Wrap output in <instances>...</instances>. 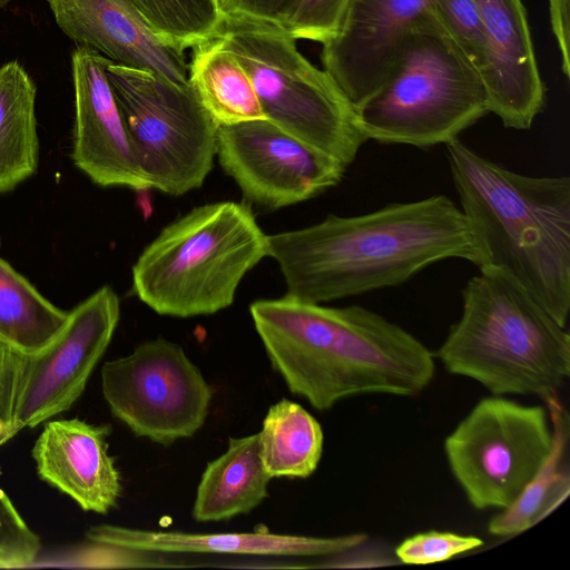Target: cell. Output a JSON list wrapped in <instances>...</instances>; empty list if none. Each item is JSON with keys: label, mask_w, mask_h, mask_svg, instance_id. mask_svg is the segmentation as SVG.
I'll return each instance as SVG.
<instances>
[{"label": "cell", "mask_w": 570, "mask_h": 570, "mask_svg": "<svg viewBox=\"0 0 570 570\" xmlns=\"http://www.w3.org/2000/svg\"><path fill=\"white\" fill-rule=\"evenodd\" d=\"M268 256L294 298L324 303L405 283L443 259L482 264L460 207L445 195L267 236Z\"/></svg>", "instance_id": "6da1fadb"}, {"label": "cell", "mask_w": 570, "mask_h": 570, "mask_svg": "<svg viewBox=\"0 0 570 570\" xmlns=\"http://www.w3.org/2000/svg\"><path fill=\"white\" fill-rule=\"evenodd\" d=\"M249 312L272 367L318 411L355 395L414 396L434 376V355L419 338L360 305L285 295L256 301Z\"/></svg>", "instance_id": "7a4b0ae2"}, {"label": "cell", "mask_w": 570, "mask_h": 570, "mask_svg": "<svg viewBox=\"0 0 570 570\" xmlns=\"http://www.w3.org/2000/svg\"><path fill=\"white\" fill-rule=\"evenodd\" d=\"M445 149L460 209L481 247L480 267H494L511 276L566 327L570 312V178L512 171L459 138Z\"/></svg>", "instance_id": "3957f363"}, {"label": "cell", "mask_w": 570, "mask_h": 570, "mask_svg": "<svg viewBox=\"0 0 570 570\" xmlns=\"http://www.w3.org/2000/svg\"><path fill=\"white\" fill-rule=\"evenodd\" d=\"M462 289V313L435 353L448 372L493 395L557 393L570 374V336L515 279L480 267Z\"/></svg>", "instance_id": "277c9868"}, {"label": "cell", "mask_w": 570, "mask_h": 570, "mask_svg": "<svg viewBox=\"0 0 570 570\" xmlns=\"http://www.w3.org/2000/svg\"><path fill=\"white\" fill-rule=\"evenodd\" d=\"M267 236L245 204L195 207L142 250L132 292L159 315L215 314L232 305L243 277L268 256Z\"/></svg>", "instance_id": "5b68a950"}, {"label": "cell", "mask_w": 570, "mask_h": 570, "mask_svg": "<svg viewBox=\"0 0 570 570\" xmlns=\"http://www.w3.org/2000/svg\"><path fill=\"white\" fill-rule=\"evenodd\" d=\"M366 140L428 148L490 112L481 72L431 11L405 38L379 88L355 107Z\"/></svg>", "instance_id": "8992f818"}, {"label": "cell", "mask_w": 570, "mask_h": 570, "mask_svg": "<svg viewBox=\"0 0 570 570\" xmlns=\"http://www.w3.org/2000/svg\"><path fill=\"white\" fill-rule=\"evenodd\" d=\"M220 42L247 71L266 119L348 167L366 141L355 106L283 27L224 19Z\"/></svg>", "instance_id": "52a82bcc"}, {"label": "cell", "mask_w": 570, "mask_h": 570, "mask_svg": "<svg viewBox=\"0 0 570 570\" xmlns=\"http://www.w3.org/2000/svg\"><path fill=\"white\" fill-rule=\"evenodd\" d=\"M106 73L150 188L179 196L200 187L216 156L218 125L189 81L112 61Z\"/></svg>", "instance_id": "ba28073f"}, {"label": "cell", "mask_w": 570, "mask_h": 570, "mask_svg": "<svg viewBox=\"0 0 570 570\" xmlns=\"http://www.w3.org/2000/svg\"><path fill=\"white\" fill-rule=\"evenodd\" d=\"M547 407L502 395L480 400L444 442L453 476L476 510L509 508L552 448Z\"/></svg>", "instance_id": "9c48e42d"}, {"label": "cell", "mask_w": 570, "mask_h": 570, "mask_svg": "<svg viewBox=\"0 0 570 570\" xmlns=\"http://www.w3.org/2000/svg\"><path fill=\"white\" fill-rule=\"evenodd\" d=\"M111 414L138 438L168 446L203 428L213 390L183 347L166 338L138 345L101 367Z\"/></svg>", "instance_id": "30bf717a"}, {"label": "cell", "mask_w": 570, "mask_h": 570, "mask_svg": "<svg viewBox=\"0 0 570 570\" xmlns=\"http://www.w3.org/2000/svg\"><path fill=\"white\" fill-rule=\"evenodd\" d=\"M120 316L119 298L102 286L68 314L42 350L23 354L9 438L66 412L83 393Z\"/></svg>", "instance_id": "8fae6325"}, {"label": "cell", "mask_w": 570, "mask_h": 570, "mask_svg": "<svg viewBox=\"0 0 570 570\" xmlns=\"http://www.w3.org/2000/svg\"><path fill=\"white\" fill-rule=\"evenodd\" d=\"M216 156L243 195L267 209L322 194L337 185L347 168L268 119L219 126Z\"/></svg>", "instance_id": "7c38bea8"}, {"label": "cell", "mask_w": 570, "mask_h": 570, "mask_svg": "<svg viewBox=\"0 0 570 570\" xmlns=\"http://www.w3.org/2000/svg\"><path fill=\"white\" fill-rule=\"evenodd\" d=\"M432 0H348L335 36L323 45L324 70L356 107L383 82Z\"/></svg>", "instance_id": "4fadbf2b"}, {"label": "cell", "mask_w": 570, "mask_h": 570, "mask_svg": "<svg viewBox=\"0 0 570 570\" xmlns=\"http://www.w3.org/2000/svg\"><path fill=\"white\" fill-rule=\"evenodd\" d=\"M111 60L77 46L71 55L75 91L72 159L95 184L151 189L134 156L106 68Z\"/></svg>", "instance_id": "5bb4252c"}, {"label": "cell", "mask_w": 570, "mask_h": 570, "mask_svg": "<svg viewBox=\"0 0 570 570\" xmlns=\"http://www.w3.org/2000/svg\"><path fill=\"white\" fill-rule=\"evenodd\" d=\"M484 30L487 56L481 71L490 112L505 128L527 130L546 105L525 8L521 0H475Z\"/></svg>", "instance_id": "9a60e30c"}, {"label": "cell", "mask_w": 570, "mask_h": 570, "mask_svg": "<svg viewBox=\"0 0 570 570\" xmlns=\"http://www.w3.org/2000/svg\"><path fill=\"white\" fill-rule=\"evenodd\" d=\"M58 28L77 46L115 63L188 83L185 53L167 45L128 0H45Z\"/></svg>", "instance_id": "2e32d148"}, {"label": "cell", "mask_w": 570, "mask_h": 570, "mask_svg": "<svg viewBox=\"0 0 570 570\" xmlns=\"http://www.w3.org/2000/svg\"><path fill=\"white\" fill-rule=\"evenodd\" d=\"M110 433L109 424L77 417L48 421L31 452L38 475L83 511L108 513L122 491L120 473L108 451Z\"/></svg>", "instance_id": "e0dca14e"}, {"label": "cell", "mask_w": 570, "mask_h": 570, "mask_svg": "<svg viewBox=\"0 0 570 570\" xmlns=\"http://www.w3.org/2000/svg\"><path fill=\"white\" fill-rule=\"evenodd\" d=\"M86 537L92 544L142 553H225L272 557L338 556L367 541L365 533L311 537L273 533L263 528L252 532L191 533L111 524L91 527Z\"/></svg>", "instance_id": "ac0fdd59"}, {"label": "cell", "mask_w": 570, "mask_h": 570, "mask_svg": "<svg viewBox=\"0 0 570 570\" xmlns=\"http://www.w3.org/2000/svg\"><path fill=\"white\" fill-rule=\"evenodd\" d=\"M271 479L262 463L258 433L229 438L226 451L208 462L200 476L193 518L217 522L247 514L267 498Z\"/></svg>", "instance_id": "d6986e66"}, {"label": "cell", "mask_w": 570, "mask_h": 570, "mask_svg": "<svg viewBox=\"0 0 570 570\" xmlns=\"http://www.w3.org/2000/svg\"><path fill=\"white\" fill-rule=\"evenodd\" d=\"M37 87L17 60L0 66V194L14 189L38 167Z\"/></svg>", "instance_id": "ffe728a7"}, {"label": "cell", "mask_w": 570, "mask_h": 570, "mask_svg": "<svg viewBox=\"0 0 570 570\" xmlns=\"http://www.w3.org/2000/svg\"><path fill=\"white\" fill-rule=\"evenodd\" d=\"M193 50L188 81L218 127L266 119L247 71L218 37Z\"/></svg>", "instance_id": "44dd1931"}, {"label": "cell", "mask_w": 570, "mask_h": 570, "mask_svg": "<svg viewBox=\"0 0 570 570\" xmlns=\"http://www.w3.org/2000/svg\"><path fill=\"white\" fill-rule=\"evenodd\" d=\"M552 424L551 451L532 481L518 499L495 514L488 531L498 537L520 534L557 509L569 495L570 476L566 459L569 416L557 393L544 399Z\"/></svg>", "instance_id": "7402d4cb"}, {"label": "cell", "mask_w": 570, "mask_h": 570, "mask_svg": "<svg viewBox=\"0 0 570 570\" xmlns=\"http://www.w3.org/2000/svg\"><path fill=\"white\" fill-rule=\"evenodd\" d=\"M258 438L262 463L272 479H306L317 469L323 430L301 404L282 399L269 406Z\"/></svg>", "instance_id": "603a6c76"}, {"label": "cell", "mask_w": 570, "mask_h": 570, "mask_svg": "<svg viewBox=\"0 0 570 570\" xmlns=\"http://www.w3.org/2000/svg\"><path fill=\"white\" fill-rule=\"evenodd\" d=\"M68 314L0 258V343L22 354L37 353L59 334Z\"/></svg>", "instance_id": "cb8c5ba5"}, {"label": "cell", "mask_w": 570, "mask_h": 570, "mask_svg": "<svg viewBox=\"0 0 570 570\" xmlns=\"http://www.w3.org/2000/svg\"><path fill=\"white\" fill-rule=\"evenodd\" d=\"M167 45L186 49L219 33L224 19L216 0H128Z\"/></svg>", "instance_id": "d4e9b609"}, {"label": "cell", "mask_w": 570, "mask_h": 570, "mask_svg": "<svg viewBox=\"0 0 570 570\" xmlns=\"http://www.w3.org/2000/svg\"><path fill=\"white\" fill-rule=\"evenodd\" d=\"M433 13L481 72L487 56L485 30L475 0H432Z\"/></svg>", "instance_id": "484cf974"}, {"label": "cell", "mask_w": 570, "mask_h": 570, "mask_svg": "<svg viewBox=\"0 0 570 570\" xmlns=\"http://www.w3.org/2000/svg\"><path fill=\"white\" fill-rule=\"evenodd\" d=\"M40 550L39 537L0 488V568L29 567L37 561Z\"/></svg>", "instance_id": "4316f807"}, {"label": "cell", "mask_w": 570, "mask_h": 570, "mask_svg": "<svg viewBox=\"0 0 570 570\" xmlns=\"http://www.w3.org/2000/svg\"><path fill=\"white\" fill-rule=\"evenodd\" d=\"M482 544V539L474 535L426 531L403 540L395 548V556L404 564H430L448 561Z\"/></svg>", "instance_id": "83f0119b"}, {"label": "cell", "mask_w": 570, "mask_h": 570, "mask_svg": "<svg viewBox=\"0 0 570 570\" xmlns=\"http://www.w3.org/2000/svg\"><path fill=\"white\" fill-rule=\"evenodd\" d=\"M347 1L299 0L282 27L296 40L324 45L335 36Z\"/></svg>", "instance_id": "f1b7e54d"}, {"label": "cell", "mask_w": 570, "mask_h": 570, "mask_svg": "<svg viewBox=\"0 0 570 570\" xmlns=\"http://www.w3.org/2000/svg\"><path fill=\"white\" fill-rule=\"evenodd\" d=\"M299 0H216L223 19H244L281 26Z\"/></svg>", "instance_id": "f546056e"}, {"label": "cell", "mask_w": 570, "mask_h": 570, "mask_svg": "<svg viewBox=\"0 0 570 570\" xmlns=\"http://www.w3.org/2000/svg\"><path fill=\"white\" fill-rule=\"evenodd\" d=\"M23 354L0 343V446L10 438Z\"/></svg>", "instance_id": "4dcf8cb0"}, {"label": "cell", "mask_w": 570, "mask_h": 570, "mask_svg": "<svg viewBox=\"0 0 570 570\" xmlns=\"http://www.w3.org/2000/svg\"><path fill=\"white\" fill-rule=\"evenodd\" d=\"M550 24L561 56V70L570 77V0H548Z\"/></svg>", "instance_id": "1f68e13d"}, {"label": "cell", "mask_w": 570, "mask_h": 570, "mask_svg": "<svg viewBox=\"0 0 570 570\" xmlns=\"http://www.w3.org/2000/svg\"><path fill=\"white\" fill-rule=\"evenodd\" d=\"M12 0H0V9L8 6Z\"/></svg>", "instance_id": "d6a6232c"}]
</instances>
